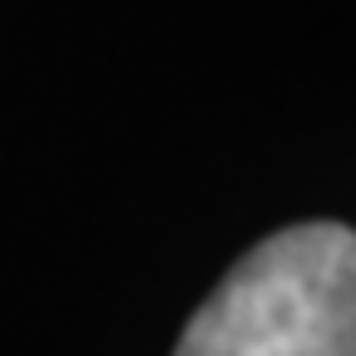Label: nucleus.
<instances>
[{"label": "nucleus", "mask_w": 356, "mask_h": 356, "mask_svg": "<svg viewBox=\"0 0 356 356\" xmlns=\"http://www.w3.org/2000/svg\"><path fill=\"white\" fill-rule=\"evenodd\" d=\"M173 356H356V228L317 218L248 248Z\"/></svg>", "instance_id": "1"}]
</instances>
